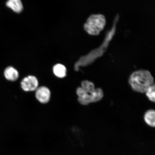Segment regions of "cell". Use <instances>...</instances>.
I'll list each match as a JSON object with an SVG mask.
<instances>
[{
    "instance_id": "obj_8",
    "label": "cell",
    "mask_w": 155,
    "mask_h": 155,
    "mask_svg": "<svg viewBox=\"0 0 155 155\" xmlns=\"http://www.w3.org/2000/svg\"><path fill=\"white\" fill-rule=\"evenodd\" d=\"M53 71L54 74L59 78H63L66 76V68L61 64H58L54 65Z\"/></svg>"
},
{
    "instance_id": "obj_6",
    "label": "cell",
    "mask_w": 155,
    "mask_h": 155,
    "mask_svg": "<svg viewBox=\"0 0 155 155\" xmlns=\"http://www.w3.org/2000/svg\"><path fill=\"white\" fill-rule=\"evenodd\" d=\"M4 75L8 80L11 81H16L19 77L18 71L12 67H9L5 69Z\"/></svg>"
},
{
    "instance_id": "obj_10",
    "label": "cell",
    "mask_w": 155,
    "mask_h": 155,
    "mask_svg": "<svg viewBox=\"0 0 155 155\" xmlns=\"http://www.w3.org/2000/svg\"><path fill=\"white\" fill-rule=\"evenodd\" d=\"M81 87L86 92H92L96 90L94 83L91 81L85 80L81 83Z\"/></svg>"
},
{
    "instance_id": "obj_2",
    "label": "cell",
    "mask_w": 155,
    "mask_h": 155,
    "mask_svg": "<svg viewBox=\"0 0 155 155\" xmlns=\"http://www.w3.org/2000/svg\"><path fill=\"white\" fill-rule=\"evenodd\" d=\"M106 24V18L104 15H92L87 19L84 29L89 34L97 35L103 30Z\"/></svg>"
},
{
    "instance_id": "obj_1",
    "label": "cell",
    "mask_w": 155,
    "mask_h": 155,
    "mask_svg": "<svg viewBox=\"0 0 155 155\" xmlns=\"http://www.w3.org/2000/svg\"><path fill=\"white\" fill-rule=\"evenodd\" d=\"M154 79L150 71L140 70L132 73L129 83L133 90L140 93H145L147 89L154 84Z\"/></svg>"
},
{
    "instance_id": "obj_4",
    "label": "cell",
    "mask_w": 155,
    "mask_h": 155,
    "mask_svg": "<svg viewBox=\"0 0 155 155\" xmlns=\"http://www.w3.org/2000/svg\"><path fill=\"white\" fill-rule=\"evenodd\" d=\"M38 82L37 78L33 75L25 77L21 82V87L26 92L36 90L38 88Z\"/></svg>"
},
{
    "instance_id": "obj_9",
    "label": "cell",
    "mask_w": 155,
    "mask_h": 155,
    "mask_svg": "<svg viewBox=\"0 0 155 155\" xmlns=\"http://www.w3.org/2000/svg\"><path fill=\"white\" fill-rule=\"evenodd\" d=\"M155 113L154 110H149L145 112L144 116L145 123L152 127H155Z\"/></svg>"
},
{
    "instance_id": "obj_5",
    "label": "cell",
    "mask_w": 155,
    "mask_h": 155,
    "mask_svg": "<svg viewBox=\"0 0 155 155\" xmlns=\"http://www.w3.org/2000/svg\"><path fill=\"white\" fill-rule=\"evenodd\" d=\"M36 97L37 99L42 104H46L49 101L51 93L49 89L45 86H42L36 89Z\"/></svg>"
},
{
    "instance_id": "obj_7",
    "label": "cell",
    "mask_w": 155,
    "mask_h": 155,
    "mask_svg": "<svg viewBox=\"0 0 155 155\" xmlns=\"http://www.w3.org/2000/svg\"><path fill=\"white\" fill-rule=\"evenodd\" d=\"M6 5L17 13H20L22 11L23 5L21 0H8Z\"/></svg>"
},
{
    "instance_id": "obj_11",
    "label": "cell",
    "mask_w": 155,
    "mask_h": 155,
    "mask_svg": "<svg viewBox=\"0 0 155 155\" xmlns=\"http://www.w3.org/2000/svg\"><path fill=\"white\" fill-rule=\"evenodd\" d=\"M154 84L151 85L147 89L145 93L147 98L150 101L155 102V88Z\"/></svg>"
},
{
    "instance_id": "obj_3",
    "label": "cell",
    "mask_w": 155,
    "mask_h": 155,
    "mask_svg": "<svg viewBox=\"0 0 155 155\" xmlns=\"http://www.w3.org/2000/svg\"><path fill=\"white\" fill-rule=\"evenodd\" d=\"M76 93L79 102L83 105L100 101L104 96L103 91L101 88H97L92 92H86L82 87H79L77 89Z\"/></svg>"
}]
</instances>
